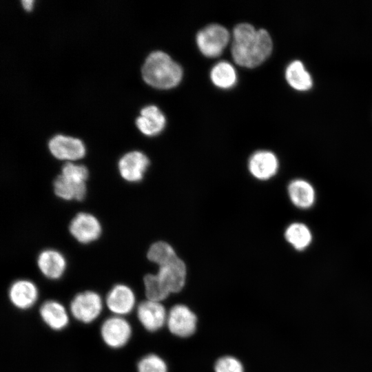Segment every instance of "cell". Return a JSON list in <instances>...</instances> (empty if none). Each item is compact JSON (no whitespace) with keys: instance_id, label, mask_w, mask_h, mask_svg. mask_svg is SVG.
<instances>
[{"instance_id":"1","label":"cell","mask_w":372,"mask_h":372,"mask_svg":"<svg viewBox=\"0 0 372 372\" xmlns=\"http://www.w3.org/2000/svg\"><path fill=\"white\" fill-rule=\"evenodd\" d=\"M273 42L265 29H256L247 23H239L233 30L231 56L238 65L253 68L271 54Z\"/></svg>"},{"instance_id":"2","label":"cell","mask_w":372,"mask_h":372,"mask_svg":"<svg viewBox=\"0 0 372 372\" xmlns=\"http://www.w3.org/2000/svg\"><path fill=\"white\" fill-rule=\"evenodd\" d=\"M143 80L158 89H170L178 85L183 78L181 66L169 54L154 51L145 59L141 70Z\"/></svg>"},{"instance_id":"3","label":"cell","mask_w":372,"mask_h":372,"mask_svg":"<svg viewBox=\"0 0 372 372\" xmlns=\"http://www.w3.org/2000/svg\"><path fill=\"white\" fill-rule=\"evenodd\" d=\"M230 40L228 30L220 24H210L196 34V41L201 53L207 57L220 55Z\"/></svg>"},{"instance_id":"4","label":"cell","mask_w":372,"mask_h":372,"mask_svg":"<svg viewBox=\"0 0 372 372\" xmlns=\"http://www.w3.org/2000/svg\"><path fill=\"white\" fill-rule=\"evenodd\" d=\"M103 308L102 298L93 291L77 293L70 304V311L73 318L84 324L96 320L101 315Z\"/></svg>"},{"instance_id":"5","label":"cell","mask_w":372,"mask_h":372,"mask_svg":"<svg viewBox=\"0 0 372 372\" xmlns=\"http://www.w3.org/2000/svg\"><path fill=\"white\" fill-rule=\"evenodd\" d=\"M100 333L107 346L112 349H119L129 342L132 329L131 324L124 317L112 316L102 323Z\"/></svg>"},{"instance_id":"6","label":"cell","mask_w":372,"mask_h":372,"mask_svg":"<svg viewBox=\"0 0 372 372\" xmlns=\"http://www.w3.org/2000/svg\"><path fill=\"white\" fill-rule=\"evenodd\" d=\"M196 322L194 313L184 304L174 305L167 313L166 324L175 335L182 338L192 335L196 331Z\"/></svg>"},{"instance_id":"7","label":"cell","mask_w":372,"mask_h":372,"mask_svg":"<svg viewBox=\"0 0 372 372\" xmlns=\"http://www.w3.org/2000/svg\"><path fill=\"white\" fill-rule=\"evenodd\" d=\"M69 231L77 241L87 244L99 238L101 234V225L94 216L81 212L71 220Z\"/></svg>"},{"instance_id":"8","label":"cell","mask_w":372,"mask_h":372,"mask_svg":"<svg viewBox=\"0 0 372 372\" xmlns=\"http://www.w3.org/2000/svg\"><path fill=\"white\" fill-rule=\"evenodd\" d=\"M48 147L51 154L59 160L76 161L85 154V145L80 139L61 134L53 136Z\"/></svg>"},{"instance_id":"9","label":"cell","mask_w":372,"mask_h":372,"mask_svg":"<svg viewBox=\"0 0 372 372\" xmlns=\"http://www.w3.org/2000/svg\"><path fill=\"white\" fill-rule=\"evenodd\" d=\"M105 304L114 316L123 317L134 310L136 305V296L129 286L118 284L107 293Z\"/></svg>"},{"instance_id":"10","label":"cell","mask_w":372,"mask_h":372,"mask_svg":"<svg viewBox=\"0 0 372 372\" xmlns=\"http://www.w3.org/2000/svg\"><path fill=\"white\" fill-rule=\"evenodd\" d=\"M149 165V158L145 154L139 151H132L120 158L118 168L124 180L136 183L143 179Z\"/></svg>"},{"instance_id":"11","label":"cell","mask_w":372,"mask_h":372,"mask_svg":"<svg viewBox=\"0 0 372 372\" xmlns=\"http://www.w3.org/2000/svg\"><path fill=\"white\" fill-rule=\"evenodd\" d=\"M138 320L149 331H156L167 322V313L161 302L145 300L141 302L136 309Z\"/></svg>"},{"instance_id":"12","label":"cell","mask_w":372,"mask_h":372,"mask_svg":"<svg viewBox=\"0 0 372 372\" xmlns=\"http://www.w3.org/2000/svg\"><path fill=\"white\" fill-rule=\"evenodd\" d=\"M279 162L277 156L268 150L254 152L248 161V169L251 174L260 180H267L278 172Z\"/></svg>"},{"instance_id":"13","label":"cell","mask_w":372,"mask_h":372,"mask_svg":"<svg viewBox=\"0 0 372 372\" xmlns=\"http://www.w3.org/2000/svg\"><path fill=\"white\" fill-rule=\"evenodd\" d=\"M156 274L169 293H177L183 288L186 281V265L177 257L169 263L159 267Z\"/></svg>"},{"instance_id":"14","label":"cell","mask_w":372,"mask_h":372,"mask_svg":"<svg viewBox=\"0 0 372 372\" xmlns=\"http://www.w3.org/2000/svg\"><path fill=\"white\" fill-rule=\"evenodd\" d=\"M10 301L16 308L25 310L33 307L39 298V290L32 281L21 279L14 281L8 291Z\"/></svg>"},{"instance_id":"15","label":"cell","mask_w":372,"mask_h":372,"mask_svg":"<svg viewBox=\"0 0 372 372\" xmlns=\"http://www.w3.org/2000/svg\"><path fill=\"white\" fill-rule=\"evenodd\" d=\"M287 194L291 203L300 209H309L315 204L316 193L313 185L303 178H296L287 186Z\"/></svg>"},{"instance_id":"16","label":"cell","mask_w":372,"mask_h":372,"mask_svg":"<svg viewBox=\"0 0 372 372\" xmlns=\"http://www.w3.org/2000/svg\"><path fill=\"white\" fill-rule=\"evenodd\" d=\"M138 130L146 136H155L165 127L166 118L161 110L154 105L144 107L136 120Z\"/></svg>"},{"instance_id":"17","label":"cell","mask_w":372,"mask_h":372,"mask_svg":"<svg viewBox=\"0 0 372 372\" xmlns=\"http://www.w3.org/2000/svg\"><path fill=\"white\" fill-rule=\"evenodd\" d=\"M37 265L43 276L51 280H56L63 275L67 262L61 252L49 249L39 254Z\"/></svg>"},{"instance_id":"18","label":"cell","mask_w":372,"mask_h":372,"mask_svg":"<svg viewBox=\"0 0 372 372\" xmlns=\"http://www.w3.org/2000/svg\"><path fill=\"white\" fill-rule=\"evenodd\" d=\"M39 314L43 322L54 331H61L69 324L68 311L56 300L45 301L40 307Z\"/></svg>"},{"instance_id":"19","label":"cell","mask_w":372,"mask_h":372,"mask_svg":"<svg viewBox=\"0 0 372 372\" xmlns=\"http://www.w3.org/2000/svg\"><path fill=\"white\" fill-rule=\"evenodd\" d=\"M53 185L55 194L65 200H82L87 192L85 183L74 182L62 175L56 178Z\"/></svg>"},{"instance_id":"20","label":"cell","mask_w":372,"mask_h":372,"mask_svg":"<svg viewBox=\"0 0 372 372\" xmlns=\"http://www.w3.org/2000/svg\"><path fill=\"white\" fill-rule=\"evenodd\" d=\"M285 238L296 250L304 251L312 242L313 234L307 225L301 222H294L286 228Z\"/></svg>"},{"instance_id":"21","label":"cell","mask_w":372,"mask_h":372,"mask_svg":"<svg viewBox=\"0 0 372 372\" xmlns=\"http://www.w3.org/2000/svg\"><path fill=\"white\" fill-rule=\"evenodd\" d=\"M210 79L216 87L229 89L236 85L237 73L234 67L229 62L221 61L211 68Z\"/></svg>"},{"instance_id":"22","label":"cell","mask_w":372,"mask_h":372,"mask_svg":"<svg viewBox=\"0 0 372 372\" xmlns=\"http://www.w3.org/2000/svg\"><path fill=\"white\" fill-rule=\"evenodd\" d=\"M285 77L289 84L298 90H308L313 83L310 74L299 60L293 61L287 65Z\"/></svg>"},{"instance_id":"23","label":"cell","mask_w":372,"mask_h":372,"mask_svg":"<svg viewBox=\"0 0 372 372\" xmlns=\"http://www.w3.org/2000/svg\"><path fill=\"white\" fill-rule=\"evenodd\" d=\"M147 256L149 260L159 267L169 263L178 257L174 248L164 241L153 243L148 249Z\"/></svg>"},{"instance_id":"24","label":"cell","mask_w":372,"mask_h":372,"mask_svg":"<svg viewBox=\"0 0 372 372\" xmlns=\"http://www.w3.org/2000/svg\"><path fill=\"white\" fill-rule=\"evenodd\" d=\"M147 299L161 302L170 294L164 287L156 273L147 274L143 279Z\"/></svg>"},{"instance_id":"25","label":"cell","mask_w":372,"mask_h":372,"mask_svg":"<svg viewBox=\"0 0 372 372\" xmlns=\"http://www.w3.org/2000/svg\"><path fill=\"white\" fill-rule=\"evenodd\" d=\"M138 372H167L165 362L156 354H148L142 358L137 364Z\"/></svg>"},{"instance_id":"26","label":"cell","mask_w":372,"mask_h":372,"mask_svg":"<svg viewBox=\"0 0 372 372\" xmlns=\"http://www.w3.org/2000/svg\"><path fill=\"white\" fill-rule=\"evenodd\" d=\"M61 175L74 182L85 183L88 177V170L83 165L68 162L63 166Z\"/></svg>"},{"instance_id":"27","label":"cell","mask_w":372,"mask_h":372,"mask_svg":"<svg viewBox=\"0 0 372 372\" xmlns=\"http://www.w3.org/2000/svg\"><path fill=\"white\" fill-rule=\"evenodd\" d=\"M215 372H244L242 363L232 356L219 358L215 364Z\"/></svg>"},{"instance_id":"28","label":"cell","mask_w":372,"mask_h":372,"mask_svg":"<svg viewBox=\"0 0 372 372\" xmlns=\"http://www.w3.org/2000/svg\"><path fill=\"white\" fill-rule=\"evenodd\" d=\"M32 0H23L21 1V3L23 7L28 11L30 10L32 8L33 4Z\"/></svg>"}]
</instances>
